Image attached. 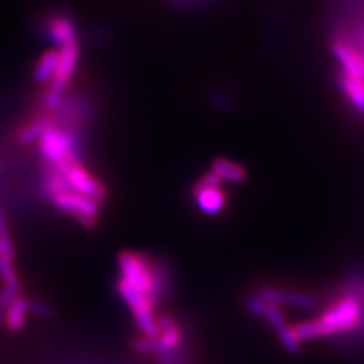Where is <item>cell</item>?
<instances>
[{"instance_id":"13","label":"cell","mask_w":364,"mask_h":364,"mask_svg":"<svg viewBox=\"0 0 364 364\" xmlns=\"http://www.w3.org/2000/svg\"><path fill=\"white\" fill-rule=\"evenodd\" d=\"M60 60V50H46L40 58L37 60L36 67H33V79L40 85L48 87L53 79V75L56 72V65H58Z\"/></svg>"},{"instance_id":"9","label":"cell","mask_w":364,"mask_h":364,"mask_svg":"<svg viewBox=\"0 0 364 364\" xmlns=\"http://www.w3.org/2000/svg\"><path fill=\"white\" fill-rule=\"evenodd\" d=\"M31 299L26 296H17L4 311V326L9 333H18L25 326L31 314Z\"/></svg>"},{"instance_id":"1","label":"cell","mask_w":364,"mask_h":364,"mask_svg":"<svg viewBox=\"0 0 364 364\" xmlns=\"http://www.w3.org/2000/svg\"><path fill=\"white\" fill-rule=\"evenodd\" d=\"M363 321V305L355 296H341L326 309L318 317L294 323L293 329L301 343L309 340L334 337L354 331Z\"/></svg>"},{"instance_id":"11","label":"cell","mask_w":364,"mask_h":364,"mask_svg":"<svg viewBox=\"0 0 364 364\" xmlns=\"http://www.w3.org/2000/svg\"><path fill=\"white\" fill-rule=\"evenodd\" d=\"M340 88L349 104L364 112V77L340 72Z\"/></svg>"},{"instance_id":"10","label":"cell","mask_w":364,"mask_h":364,"mask_svg":"<svg viewBox=\"0 0 364 364\" xmlns=\"http://www.w3.org/2000/svg\"><path fill=\"white\" fill-rule=\"evenodd\" d=\"M247 305H249L250 311H252L258 317H263L264 321L275 329L281 328L282 325H286V316H284L282 309L279 305L273 304L264 298H261V296H258V294H255L254 298H250Z\"/></svg>"},{"instance_id":"14","label":"cell","mask_w":364,"mask_h":364,"mask_svg":"<svg viewBox=\"0 0 364 364\" xmlns=\"http://www.w3.org/2000/svg\"><path fill=\"white\" fill-rule=\"evenodd\" d=\"M277 333H278V338L281 340L282 346L286 348L287 350L298 352L301 349L302 343H301V340L298 338V336H296L293 325H287V323L282 325L281 328L277 329Z\"/></svg>"},{"instance_id":"6","label":"cell","mask_w":364,"mask_h":364,"mask_svg":"<svg viewBox=\"0 0 364 364\" xmlns=\"http://www.w3.org/2000/svg\"><path fill=\"white\" fill-rule=\"evenodd\" d=\"M193 196L200 211L205 214H219L226 207V193L222 188V181L211 170L202 175L193 186Z\"/></svg>"},{"instance_id":"15","label":"cell","mask_w":364,"mask_h":364,"mask_svg":"<svg viewBox=\"0 0 364 364\" xmlns=\"http://www.w3.org/2000/svg\"><path fill=\"white\" fill-rule=\"evenodd\" d=\"M0 325H4V313L0 311Z\"/></svg>"},{"instance_id":"2","label":"cell","mask_w":364,"mask_h":364,"mask_svg":"<svg viewBox=\"0 0 364 364\" xmlns=\"http://www.w3.org/2000/svg\"><path fill=\"white\" fill-rule=\"evenodd\" d=\"M119 270L120 279L149 296L155 306L159 304L166 293V275L155 259L132 250H123L119 255Z\"/></svg>"},{"instance_id":"4","label":"cell","mask_w":364,"mask_h":364,"mask_svg":"<svg viewBox=\"0 0 364 364\" xmlns=\"http://www.w3.org/2000/svg\"><path fill=\"white\" fill-rule=\"evenodd\" d=\"M56 208L70 215L72 219L85 228H93L97 223L100 202L81 195L68 187V184L49 198Z\"/></svg>"},{"instance_id":"8","label":"cell","mask_w":364,"mask_h":364,"mask_svg":"<svg viewBox=\"0 0 364 364\" xmlns=\"http://www.w3.org/2000/svg\"><path fill=\"white\" fill-rule=\"evenodd\" d=\"M44 33L46 37L56 46H60V48L77 40V32L73 20L64 14H53L49 16V18H46Z\"/></svg>"},{"instance_id":"12","label":"cell","mask_w":364,"mask_h":364,"mask_svg":"<svg viewBox=\"0 0 364 364\" xmlns=\"http://www.w3.org/2000/svg\"><path fill=\"white\" fill-rule=\"evenodd\" d=\"M211 172L222 182H231V184H242L246 179V170L235 161L226 158H215L211 164Z\"/></svg>"},{"instance_id":"3","label":"cell","mask_w":364,"mask_h":364,"mask_svg":"<svg viewBox=\"0 0 364 364\" xmlns=\"http://www.w3.org/2000/svg\"><path fill=\"white\" fill-rule=\"evenodd\" d=\"M117 290L122 296V299L129 306V310L135 318V323L140 328L143 337L156 338L159 334L158 316L155 314L156 306L149 296L134 289L123 279H119Z\"/></svg>"},{"instance_id":"7","label":"cell","mask_w":364,"mask_h":364,"mask_svg":"<svg viewBox=\"0 0 364 364\" xmlns=\"http://www.w3.org/2000/svg\"><path fill=\"white\" fill-rule=\"evenodd\" d=\"M16 245L9 230L8 215L0 205V282L16 281Z\"/></svg>"},{"instance_id":"5","label":"cell","mask_w":364,"mask_h":364,"mask_svg":"<svg viewBox=\"0 0 364 364\" xmlns=\"http://www.w3.org/2000/svg\"><path fill=\"white\" fill-rule=\"evenodd\" d=\"M55 170H58L64 176L68 187L77 193H81V195L88 196L97 202H102L107 198V187L90 172L77 156L72 158L70 161H67L65 164Z\"/></svg>"}]
</instances>
